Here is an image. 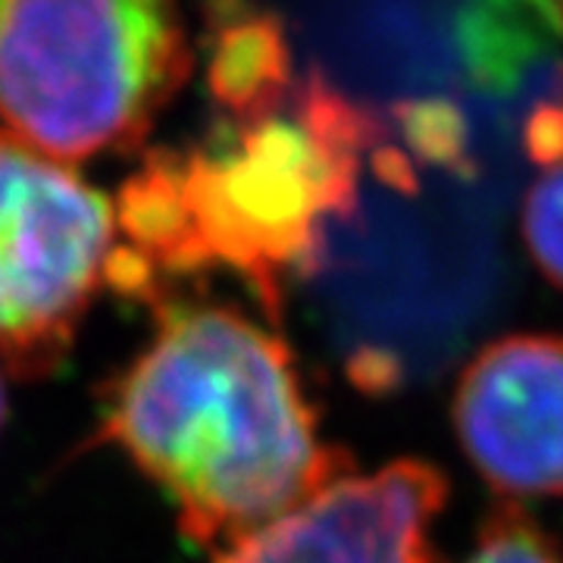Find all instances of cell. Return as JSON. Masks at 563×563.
I'll use <instances>...</instances> for the list:
<instances>
[{
    "label": "cell",
    "instance_id": "cell-8",
    "mask_svg": "<svg viewBox=\"0 0 563 563\" xmlns=\"http://www.w3.org/2000/svg\"><path fill=\"white\" fill-rule=\"evenodd\" d=\"M473 16L479 20L466 22V54L488 81H507L554 35H563V7H485Z\"/></svg>",
    "mask_w": 563,
    "mask_h": 563
},
{
    "label": "cell",
    "instance_id": "cell-4",
    "mask_svg": "<svg viewBox=\"0 0 563 563\" xmlns=\"http://www.w3.org/2000/svg\"><path fill=\"white\" fill-rule=\"evenodd\" d=\"M117 210L66 163L0 129V363L57 369L113 279Z\"/></svg>",
    "mask_w": 563,
    "mask_h": 563
},
{
    "label": "cell",
    "instance_id": "cell-5",
    "mask_svg": "<svg viewBox=\"0 0 563 563\" xmlns=\"http://www.w3.org/2000/svg\"><path fill=\"white\" fill-rule=\"evenodd\" d=\"M454 426L504 498L563 495V339L507 335L466 363Z\"/></svg>",
    "mask_w": 563,
    "mask_h": 563
},
{
    "label": "cell",
    "instance_id": "cell-1",
    "mask_svg": "<svg viewBox=\"0 0 563 563\" xmlns=\"http://www.w3.org/2000/svg\"><path fill=\"white\" fill-rule=\"evenodd\" d=\"M385 122L317 73L276 107L229 120L203 144L161 151L122 185L110 285L161 301L163 282L235 273L276 317L295 279L325 263L329 229L361 201Z\"/></svg>",
    "mask_w": 563,
    "mask_h": 563
},
{
    "label": "cell",
    "instance_id": "cell-11",
    "mask_svg": "<svg viewBox=\"0 0 563 563\" xmlns=\"http://www.w3.org/2000/svg\"><path fill=\"white\" fill-rule=\"evenodd\" d=\"M3 420H7V391H3V383H0V429H3Z\"/></svg>",
    "mask_w": 563,
    "mask_h": 563
},
{
    "label": "cell",
    "instance_id": "cell-6",
    "mask_svg": "<svg viewBox=\"0 0 563 563\" xmlns=\"http://www.w3.org/2000/svg\"><path fill=\"white\" fill-rule=\"evenodd\" d=\"M448 479L432 463L395 461L344 476L213 563H435L432 523Z\"/></svg>",
    "mask_w": 563,
    "mask_h": 563
},
{
    "label": "cell",
    "instance_id": "cell-9",
    "mask_svg": "<svg viewBox=\"0 0 563 563\" xmlns=\"http://www.w3.org/2000/svg\"><path fill=\"white\" fill-rule=\"evenodd\" d=\"M523 239L539 269L563 288V154L544 163L526 195Z\"/></svg>",
    "mask_w": 563,
    "mask_h": 563
},
{
    "label": "cell",
    "instance_id": "cell-3",
    "mask_svg": "<svg viewBox=\"0 0 563 563\" xmlns=\"http://www.w3.org/2000/svg\"><path fill=\"white\" fill-rule=\"evenodd\" d=\"M188 69V32L169 3H0L3 132L54 161L141 144Z\"/></svg>",
    "mask_w": 563,
    "mask_h": 563
},
{
    "label": "cell",
    "instance_id": "cell-7",
    "mask_svg": "<svg viewBox=\"0 0 563 563\" xmlns=\"http://www.w3.org/2000/svg\"><path fill=\"white\" fill-rule=\"evenodd\" d=\"M207 57L213 101L229 120L276 107L295 85L285 25L247 7L210 10Z\"/></svg>",
    "mask_w": 563,
    "mask_h": 563
},
{
    "label": "cell",
    "instance_id": "cell-10",
    "mask_svg": "<svg viewBox=\"0 0 563 563\" xmlns=\"http://www.w3.org/2000/svg\"><path fill=\"white\" fill-rule=\"evenodd\" d=\"M466 563H561V558L517 504H501L483 526Z\"/></svg>",
    "mask_w": 563,
    "mask_h": 563
},
{
    "label": "cell",
    "instance_id": "cell-2",
    "mask_svg": "<svg viewBox=\"0 0 563 563\" xmlns=\"http://www.w3.org/2000/svg\"><path fill=\"white\" fill-rule=\"evenodd\" d=\"M101 435L217 554L351 476L288 344L225 303H157L154 339L103 398Z\"/></svg>",
    "mask_w": 563,
    "mask_h": 563
}]
</instances>
